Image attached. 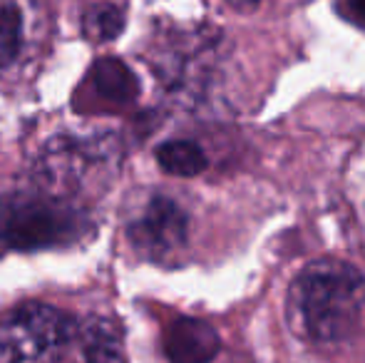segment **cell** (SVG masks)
<instances>
[{
  "mask_svg": "<svg viewBox=\"0 0 365 363\" xmlns=\"http://www.w3.org/2000/svg\"><path fill=\"white\" fill-rule=\"evenodd\" d=\"M293 334L311 344H341L365 321V276L338 259H321L293 279L286 299Z\"/></svg>",
  "mask_w": 365,
  "mask_h": 363,
  "instance_id": "obj_1",
  "label": "cell"
},
{
  "mask_svg": "<svg viewBox=\"0 0 365 363\" xmlns=\"http://www.w3.org/2000/svg\"><path fill=\"white\" fill-rule=\"evenodd\" d=\"M90 232L92 219L85 204L40 184L0 194V249L38 252L70 247Z\"/></svg>",
  "mask_w": 365,
  "mask_h": 363,
  "instance_id": "obj_2",
  "label": "cell"
},
{
  "mask_svg": "<svg viewBox=\"0 0 365 363\" xmlns=\"http://www.w3.org/2000/svg\"><path fill=\"white\" fill-rule=\"evenodd\" d=\"M120 165L115 135H60L35 162V184L73 202L107 184Z\"/></svg>",
  "mask_w": 365,
  "mask_h": 363,
  "instance_id": "obj_3",
  "label": "cell"
},
{
  "mask_svg": "<svg viewBox=\"0 0 365 363\" xmlns=\"http://www.w3.org/2000/svg\"><path fill=\"white\" fill-rule=\"evenodd\" d=\"M73 339V319L50 304L28 301L0 316L3 363H60Z\"/></svg>",
  "mask_w": 365,
  "mask_h": 363,
  "instance_id": "obj_4",
  "label": "cell"
},
{
  "mask_svg": "<svg viewBox=\"0 0 365 363\" xmlns=\"http://www.w3.org/2000/svg\"><path fill=\"white\" fill-rule=\"evenodd\" d=\"M127 237L137 254L152 262H169L189 237L187 212L167 194H149L127 217Z\"/></svg>",
  "mask_w": 365,
  "mask_h": 363,
  "instance_id": "obj_5",
  "label": "cell"
},
{
  "mask_svg": "<svg viewBox=\"0 0 365 363\" xmlns=\"http://www.w3.org/2000/svg\"><path fill=\"white\" fill-rule=\"evenodd\" d=\"M219 334L202 319L182 316L164 331V354L172 363H209L219 354Z\"/></svg>",
  "mask_w": 365,
  "mask_h": 363,
  "instance_id": "obj_6",
  "label": "cell"
},
{
  "mask_svg": "<svg viewBox=\"0 0 365 363\" xmlns=\"http://www.w3.org/2000/svg\"><path fill=\"white\" fill-rule=\"evenodd\" d=\"M35 0H0V68H8L23 58L35 38Z\"/></svg>",
  "mask_w": 365,
  "mask_h": 363,
  "instance_id": "obj_7",
  "label": "cell"
},
{
  "mask_svg": "<svg viewBox=\"0 0 365 363\" xmlns=\"http://www.w3.org/2000/svg\"><path fill=\"white\" fill-rule=\"evenodd\" d=\"M82 363H127L117 326L107 319H90L80 331Z\"/></svg>",
  "mask_w": 365,
  "mask_h": 363,
  "instance_id": "obj_8",
  "label": "cell"
},
{
  "mask_svg": "<svg viewBox=\"0 0 365 363\" xmlns=\"http://www.w3.org/2000/svg\"><path fill=\"white\" fill-rule=\"evenodd\" d=\"M90 80H92V88L100 95V100H107L117 107L135 102L137 92H140V83L132 75V70L115 58H105L100 63H95Z\"/></svg>",
  "mask_w": 365,
  "mask_h": 363,
  "instance_id": "obj_9",
  "label": "cell"
},
{
  "mask_svg": "<svg viewBox=\"0 0 365 363\" xmlns=\"http://www.w3.org/2000/svg\"><path fill=\"white\" fill-rule=\"evenodd\" d=\"M157 162L167 175L197 177L207 170V155L189 140H169L157 147Z\"/></svg>",
  "mask_w": 365,
  "mask_h": 363,
  "instance_id": "obj_10",
  "label": "cell"
},
{
  "mask_svg": "<svg viewBox=\"0 0 365 363\" xmlns=\"http://www.w3.org/2000/svg\"><path fill=\"white\" fill-rule=\"evenodd\" d=\"M125 28V15L117 5L112 3H97L92 5L85 13L82 20V30L90 40L95 43H107V40H115L117 35Z\"/></svg>",
  "mask_w": 365,
  "mask_h": 363,
  "instance_id": "obj_11",
  "label": "cell"
},
{
  "mask_svg": "<svg viewBox=\"0 0 365 363\" xmlns=\"http://www.w3.org/2000/svg\"><path fill=\"white\" fill-rule=\"evenodd\" d=\"M231 5H236V8H241V10H251V8H256V5H261L264 0H229Z\"/></svg>",
  "mask_w": 365,
  "mask_h": 363,
  "instance_id": "obj_12",
  "label": "cell"
},
{
  "mask_svg": "<svg viewBox=\"0 0 365 363\" xmlns=\"http://www.w3.org/2000/svg\"><path fill=\"white\" fill-rule=\"evenodd\" d=\"M351 8H353V13H356L358 18L365 20V0H351Z\"/></svg>",
  "mask_w": 365,
  "mask_h": 363,
  "instance_id": "obj_13",
  "label": "cell"
}]
</instances>
